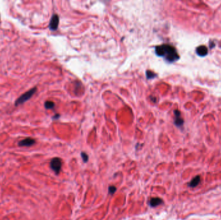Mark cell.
I'll return each instance as SVG.
<instances>
[{
    "label": "cell",
    "mask_w": 221,
    "mask_h": 220,
    "mask_svg": "<svg viewBox=\"0 0 221 220\" xmlns=\"http://www.w3.org/2000/svg\"><path fill=\"white\" fill-rule=\"evenodd\" d=\"M54 107V102H51V101H47V102L45 103V107L47 109H51Z\"/></svg>",
    "instance_id": "10"
},
{
    "label": "cell",
    "mask_w": 221,
    "mask_h": 220,
    "mask_svg": "<svg viewBox=\"0 0 221 220\" xmlns=\"http://www.w3.org/2000/svg\"><path fill=\"white\" fill-rule=\"evenodd\" d=\"M155 53L160 57L164 58L167 62L173 63L179 60L180 56L174 47L168 44H163L155 47Z\"/></svg>",
    "instance_id": "1"
},
{
    "label": "cell",
    "mask_w": 221,
    "mask_h": 220,
    "mask_svg": "<svg viewBox=\"0 0 221 220\" xmlns=\"http://www.w3.org/2000/svg\"><path fill=\"white\" fill-rule=\"evenodd\" d=\"M117 190V188L115 186H110L109 187V193L110 194H113Z\"/></svg>",
    "instance_id": "12"
},
{
    "label": "cell",
    "mask_w": 221,
    "mask_h": 220,
    "mask_svg": "<svg viewBox=\"0 0 221 220\" xmlns=\"http://www.w3.org/2000/svg\"><path fill=\"white\" fill-rule=\"evenodd\" d=\"M156 76L157 74H155L153 72H152V71H150V70L146 71V76H147V78L148 79L155 78V77Z\"/></svg>",
    "instance_id": "11"
},
{
    "label": "cell",
    "mask_w": 221,
    "mask_h": 220,
    "mask_svg": "<svg viewBox=\"0 0 221 220\" xmlns=\"http://www.w3.org/2000/svg\"><path fill=\"white\" fill-rule=\"evenodd\" d=\"M163 203V201L162 199L159 198H153L151 199V200L149 201V204L152 207H155V206L160 205V204Z\"/></svg>",
    "instance_id": "8"
},
{
    "label": "cell",
    "mask_w": 221,
    "mask_h": 220,
    "mask_svg": "<svg viewBox=\"0 0 221 220\" xmlns=\"http://www.w3.org/2000/svg\"><path fill=\"white\" fill-rule=\"evenodd\" d=\"M207 52H208V50H207V48L204 45L199 46L196 49L197 54L201 57L206 56L207 54Z\"/></svg>",
    "instance_id": "7"
},
{
    "label": "cell",
    "mask_w": 221,
    "mask_h": 220,
    "mask_svg": "<svg viewBox=\"0 0 221 220\" xmlns=\"http://www.w3.org/2000/svg\"><path fill=\"white\" fill-rule=\"evenodd\" d=\"M62 166V160L59 158H54L52 159L50 163V167L52 171H53L56 174H58L61 171Z\"/></svg>",
    "instance_id": "3"
},
{
    "label": "cell",
    "mask_w": 221,
    "mask_h": 220,
    "mask_svg": "<svg viewBox=\"0 0 221 220\" xmlns=\"http://www.w3.org/2000/svg\"><path fill=\"white\" fill-rule=\"evenodd\" d=\"M201 181V177L199 176H197L194 177V178L191 180V181L189 183V187H190L191 188H194L197 187V185H199V183Z\"/></svg>",
    "instance_id": "9"
},
{
    "label": "cell",
    "mask_w": 221,
    "mask_h": 220,
    "mask_svg": "<svg viewBox=\"0 0 221 220\" xmlns=\"http://www.w3.org/2000/svg\"><path fill=\"white\" fill-rule=\"evenodd\" d=\"M35 143L36 141L35 139L31 138V137H27V138H25L20 141L18 143V145L20 147H31L35 144Z\"/></svg>",
    "instance_id": "5"
},
{
    "label": "cell",
    "mask_w": 221,
    "mask_h": 220,
    "mask_svg": "<svg viewBox=\"0 0 221 220\" xmlns=\"http://www.w3.org/2000/svg\"><path fill=\"white\" fill-rule=\"evenodd\" d=\"M59 25V17L57 14H54L52 16L51 21L49 23V28L51 30H56L58 27Z\"/></svg>",
    "instance_id": "4"
},
{
    "label": "cell",
    "mask_w": 221,
    "mask_h": 220,
    "mask_svg": "<svg viewBox=\"0 0 221 220\" xmlns=\"http://www.w3.org/2000/svg\"><path fill=\"white\" fill-rule=\"evenodd\" d=\"M81 158H82L84 162H87V161H88V159H89L87 154L85 152H81Z\"/></svg>",
    "instance_id": "13"
},
{
    "label": "cell",
    "mask_w": 221,
    "mask_h": 220,
    "mask_svg": "<svg viewBox=\"0 0 221 220\" xmlns=\"http://www.w3.org/2000/svg\"><path fill=\"white\" fill-rule=\"evenodd\" d=\"M174 113H175V125L178 127L182 126L184 123V120H182V118H181V114L180 112V111L178 110H174Z\"/></svg>",
    "instance_id": "6"
},
{
    "label": "cell",
    "mask_w": 221,
    "mask_h": 220,
    "mask_svg": "<svg viewBox=\"0 0 221 220\" xmlns=\"http://www.w3.org/2000/svg\"><path fill=\"white\" fill-rule=\"evenodd\" d=\"M36 91H37L36 87H34V88H33L32 89H31L27 92H25L24 94H23L22 96L16 100V101L14 103L15 105L18 106L20 105L23 104V103H24L26 102H27V101L29 100L31 98L33 97V95L36 93Z\"/></svg>",
    "instance_id": "2"
}]
</instances>
